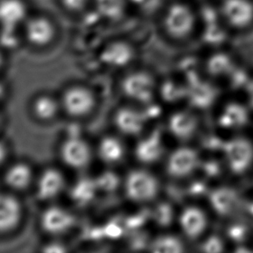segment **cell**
I'll return each instance as SVG.
<instances>
[{
	"instance_id": "obj_1",
	"label": "cell",
	"mask_w": 253,
	"mask_h": 253,
	"mask_svg": "<svg viewBox=\"0 0 253 253\" xmlns=\"http://www.w3.org/2000/svg\"><path fill=\"white\" fill-rule=\"evenodd\" d=\"M162 33L174 42H183L194 36L198 25L195 8L184 0H173L165 3L160 13Z\"/></svg>"
},
{
	"instance_id": "obj_2",
	"label": "cell",
	"mask_w": 253,
	"mask_h": 253,
	"mask_svg": "<svg viewBox=\"0 0 253 253\" xmlns=\"http://www.w3.org/2000/svg\"><path fill=\"white\" fill-rule=\"evenodd\" d=\"M23 25L24 38L34 48H48L58 39V24L46 14L29 16Z\"/></svg>"
},
{
	"instance_id": "obj_3",
	"label": "cell",
	"mask_w": 253,
	"mask_h": 253,
	"mask_svg": "<svg viewBox=\"0 0 253 253\" xmlns=\"http://www.w3.org/2000/svg\"><path fill=\"white\" fill-rule=\"evenodd\" d=\"M226 168L235 174H243L253 166V143L247 137L236 136L223 144Z\"/></svg>"
},
{
	"instance_id": "obj_4",
	"label": "cell",
	"mask_w": 253,
	"mask_h": 253,
	"mask_svg": "<svg viewBox=\"0 0 253 253\" xmlns=\"http://www.w3.org/2000/svg\"><path fill=\"white\" fill-rule=\"evenodd\" d=\"M127 196L134 202H145L156 197L159 190L158 181L147 171H131L125 182Z\"/></svg>"
},
{
	"instance_id": "obj_5",
	"label": "cell",
	"mask_w": 253,
	"mask_h": 253,
	"mask_svg": "<svg viewBox=\"0 0 253 253\" xmlns=\"http://www.w3.org/2000/svg\"><path fill=\"white\" fill-rule=\"evenodd\" d=\"M219 12L230 27L243 31L253 24V2L252 0H222Z\"/></svg>"
},
{
	"instance_id": "obj_6",
	"label": "cell",
	"mask_w": 253,
	"mask_h": 253,
	"mask_svg": "<svg viewBox=\"0 0 253 253\" xmlns=\"http://www.w3.org/2000/svg\"><path fill=\"white\" fill-rule=\"evenodd\" d=\"M24 209L15 193L0 191V236L12 233L20 226Z\"/></svg>"
},
{
	"instance_id": "obj_7",
	"label": "cell",
	"mask_w": 253,
	"mask_h": 253,
	"mask_svg": "<svg viewBox=\"0 0 253 253\" xmlns=\"http://www.w3.org/2000/svg\"><path fill=\"white\" fill-rule=\"evenodd\" d=\"M137 55L136 47L128 40L116 38L106 42L99 52V59L106 66L124 68L129 65Z\"/></svg>"
},
{
	"instance_id": "obj_8",
	"label": "cell",
	"mask_w": 253,
	"mask_h": 253,
	"mask_svg": "<svg viewBox=\"0 0 253 253\" xmlns=\"http://www.w3.org/2000/svg\"><path fill=\"white\" fill-rule=\"evenodd\" d=\"M1 171L3 186L15 194L27 190L35 181L33 169L26 162H8Z\"/></svg>"
},
{
	"instance_id": "obj_9",
	"label": "cell",
	"mask_w": 253,
	"mask_h": 253,
	"mask_svg": "<svg viewBox=\"0 0 253 253\" xmlns=\"http://www.w3.org/2000/svg\"><path fill=\"white\" fill-rule=\"evenodd\" d=\"M94 104L95 100L92 92L83 86L68 89L62 97L63 108L71 116H85L92 111Z\"/></svg>"
},
{
	"instance_id": "obj_10",
	"label": "cell",
	"mask_w": 253,
	"mask_h": 253,
	"mask_svg": "<svg viewBox=\"0 0 253 253\" xmlns=\"http://www.w3.org/2000/svg\"><path fill=\"white\" fill-rule=\"evenodd\" d=\"M199 164L200 158L195 150L188 147L179 148L169 157L167 170L173 177H186L197 169Z\"/></svg>"
},
{
	"instance_id": "obj_11",
	"label": "cell",
	"mask_w": 253,
	"mask_h": 253,
	"mask_svg": "<svg viewBox=\"0 0 253 253\" xmlns=\"http://www.w3.org/2000/svg\"><path fill=\"white\" fill-rule=\"evenodd\" d=\"M122 86L127 96L145 102L150 100L152 96L154 81L148 73L136 71L125 77Z\"/></svg>"
},
{
	"instance_id": "obj_12",
	"label": "cell",
	"mask_w": 253,
	"mask_h": 253,
	"mask_svg": "<svg viewBox=\"0 0 253 253\" xmlns=\"http://www.w3.org/2000/svg\"><path fill=\"white\" fill-rule=\"evenodd\" d=\"M251 118V108L243 103L233 101L223 107L219 124L224 130L236 131L247 126Z\"/></svg>"
},
{
	"instance_id": "obj_13",
	"label": "cell",
	"mask_w": 253,
	"mask_h": 253,
	"mask_svg": "<svg viewBox=\"0 0 253 253\" xmlns=\"http://www.w3.org/2000/svg\"><path fill=\"white\" fill-rule=\"evenodd\" d=\"M61 157L65 165L74 169H82L91 160V150L85 141L72 137L64 142L61 149Z\"/></svg>"
},
{
	"instance_id": "obj_14",
	"label": "cell",
	"mask_w": 253,
	"mask_h": 253,
	"mask_svg": "<svg viewBox=\"0 0 253 253\" xmlns=\"http://www.w3.org/2000/svg\"><path fill=\"white\" fill-rule=\"evenodd\" d=\"M75 223V218L65 209L50 207L43 211L40 219L42 229L49 234L65 233Z\"/></svg>"
},
{
	"instance_id": "obj_15",
	"label": "cell",
	"mask_w": 253,
	"mask_h": 253,
	"mask_svg": "<svg viewBox=\"0 0 253 253\" xmlns=\"http://www.w3.org/2000/svg\"><path fill=\"white\" fill-rule=\"evenodd\" d=\"M179 224L182 233L189 239H197L205 233L209 218L198 207H188L181 212Z\"/></svg>"
},
{
	"instance_id": "obj_16",
	"label": "cell",
	"mask_w": 253,
	"mask_h": 253,
	"mask_svg": "<svg viewBox=\"0 0 253 253\" xmlns=\"http://www.w3.org/2000/svg\"><path fill=\"white\" fill-rule=\"evenodd\" d=\"M92 9L103 21L118 24L127 17L130 6L128 0H92Z\"/></svg>"
},
{
	"instance_id": "obj_17",
	"label": "cell",
	"mask_w": 253,
	"mask_h": 253,
	"mask_svg": "<svg viewBox=\"0 0 253 253\" xmlns=\"http://www.w3.org/2000/svg\"><path fill=\"white\" fill-rule=\"evenodd\" d=\"M64 185L62 173L55 169H48L36 181V195L42 201L51 200L63 190Z\"/></svg>"
},
{
	"instance_id": "obj_18",
	"label": "cell",
	"mask_w": 253,
	"mask_h": 253,
	"mask_svg": "<svg viewBox=\"0 0 253 253\" xmlns=\"http://www.w3.org/2000/svg\"><path fill=\"white\" fill-rule=\"evenodd\" d=\"M29 16L23 0H2L0 2V24L5 29H15L24 24Z\"/></svg>"
},
{
	"instance_id": "obj_19",
	"label": "cell",
	"mask_w": 253,
	"mask_h": 253,
	"mask_svg": "<svg viewBox=\"0 0 253 253\" xmlns=\"http://www.w3.org/2000/svg\"><path fill=\"white\" fill-rule=\"evenodd\" d=\"M210 203L217 213L226 216L235 212L240 205V200L235 190L229 188H220L211 193Z\"/></svg>"
},
{
	"instance_id": "obj_20",
	"label": "cell",
	"mask_w": 253,
	"mask_h": 253,
	"mask_svg": "<svg viewBox=\"0 0 253 253\" xmlns=\"http://www.w3.org/2000/svg\"><path fill=\"white\" fill-rule=\"evenodd\" d=\"M135 154L137 159L144 164H153L158 161L164 154L160 134L154 132L141 140L137 144Z\"/></svg>"
},
{
	"instance_id": "obj_21",
	"label": "cell",
	"mask_w": 253,
	"mask_h": 253,
	"mask_svg": "<svg viewBox=\"0 0 253 253\" xmlns=\"http://www.w3.org/2000/svg\"><path fill=\"white\" fill-rule=\"evenodd\" d=\"M115 124L118 129L126 135H137L145 124L144 114L132 108H123L116 113Z\"/></svg>"
},
{
	"instance_id": "obj_22",
	"label": "cell",
	"mask_w": 253,
	"mask_h": 253,
	"mask_svg": "<svg viewBox=\"0 0 253 253\" xmlns=\"http://www.w3.org/2000/svg\"><path fill=\"white\" fill-rule=\"evenodd\" d=\"M197 120L191 113L180 112L171 117L169 129L174 137L186 139L195 133Z\"/></svg>"
},
{
	"instance_id": "obj_23",
	"label": "cell",
	"mask_w": 253,
	"mask_h": 253,
	"mask_svg": "<svg viewBox=\"0 0 253 253\" xmlns=\"http://www.w3.org/2000/svg\"><path fill=\"white\" fill-rule=\"evenodd\" d=\"M31 112L35 118L41 121H49L55 118L58 112V104L48 95L36 97L31 103Z\"/></svg>"
},
{
	"instance_id": "obj_24",
	"label": "cell",
	"mask_w": 253,
	"mask_h": 253,
	"mask_svg": "<svg viewBox=\"0 0 253 253\" xmlns=\"http://www.w3.org/2000/svg\"><path fill=\"white\" fill-rule=\"evenodd\" d=\"M124 145L115 137H106L99 143V155L103 161L107 164H117L123 158Z\"/></svg>"
},
{
	"instance_id": "obj_25",
	"label": "cell",
	"mask_w": 253,
	"mask_h": 253,
	"mask_svg": "<svg viewBox=\"0 0 253 253\" xmlns=\"http://www.w3.org/2000/svg\"><path fill=\"white\" fill-rule=\"evenodd\" d=\"M233 62L225 53H216L211 55L207 62V69L210 75L225 76L233 72Z\"/></svg>"
},
{
	"instance_id": "obj_26",
	"label": "cell",
	"mask_w": 253,
	"mask_h": 253,
	"mask_svg": "<svg viewBox=\"0 0 253 253\" xmlns=\"http://www.w3.org/2000/svg\"><path fill=\"white\" fill-rule=\"evenodd\" d=\"M130 9L136 10L144 17H152L160 13L164 8L165 0H128Z\"/></svg>"
},
{
	"instance_id": "obj_27",
	"label": "cell",
	"mask_w": 253,
	"mask_h": 253,
	"mask_svg": "<svg viewBox=\"0 0 253 253\" xmlns=\"http://www.w3.org/2000/svg\"><path fill=\"white\" fill-rule=\"evenodd\" d=\"M98 188L95 181L85 179L76 183L73 188L72 197L76 202L85 204L90 202L95 195L96 189Z\"/></svg>"
},
{
	"instance_id": "obj_28",
	"label": "cell",
	"mask_w": 253,
	"mask_h": 253,
	"mask_svg": "<svg viewBox=\"0 0 253 253\" xmlns=\"http://www.w3.org/2000/svg\"><path fill=\"white\" fill-rule=\"evenodd\" d=\"M62 11L71 16H80L92 9V0H58Z\"/></svg>"
},
{
	"instance_id": "obj_29",
	"label": "cell",
	"mask_w": 253,
	"mask_h": 253,
	"mask_svg": "<svg viewBox=\"0 0 253 253\" xmlns=\"http://www.w3.org/2000/svg\"><path fill=\"white\" fill-rule=\"evenodd\" d=\"M181 241L172 236H164L159 238L153 244V252L157 253H180L182 252Z\"/></svg>"
},
{
	"instance_id": "obj_30",
	"label": "cell",
	"mask_w": 253,
	"mask_h": 253,
	"mask_svg": "<svg viewBox=\"0 0 253 253\" xmlns=\"http://www.w3.org/2000/svg\"><path fill=\"white\" fill-rule=\"evenodd\" d=\"M95 181L98 188L103 189L105 191H113L119 184L118 176L111 172H106L99 175Z\"/></svg>"
},
{
	"instance_id": "obj_31",
	"label": "cell",
	"mask_w": 253,
	"mask_h": 253,
	"mask_svg": "<svg viewBox=\"0 0 253 253\" xmlns=\"http://www.w3.org/2000/svg\"><path fill=\"white\" fill-rule=\"evenodd\" d=\"M248 226L244 223L235 224L229 227L228 229V235L231 240L236 241L237 240H245L248 235Z\"/></svg>"
},
{
	"instance_id": "obj_32",
	"label": "cell",
	"mask_w": 253,
	"mask_h": 253,
	"mask_svg": "<svg viewBox=\"0 0 253 253\" xmlns=\"http://www.w3.org/2000/svg\"><path fill=\"white\" fill-rule=\"evenodd\" d=\"M203 248L204 251L209 253H219L223 251L224 242L219 237H210L203 245Z\"/></svg>"
},
{
	"instance_id": "obj_33",
	"label": "cell",
	"mask_w": 253,
	"mask_h": 253,
	"mask_svg": "<svg viewBox=\"0 0 253 253\" xmlns=\"http://www.w3.org/2000/svg\"><path fill=\"white\" fill-rule=\"evenodd\" d=\"M10 156L9 146L5 141L0 138V171L8 164V159Z\"/></svg>"
},
{
	"instance_id": "obj_34",
	"label": "cell",
	"mask_w": 253,
	"mask_h": 253,
	"mask_svg": "<svg viewBox=\"0 0 253 253\" xmlns=\"http://www.w3.org/2000/svg\"><path fill=\"white\" fill-rule=\"evenodd\" d=\"M247 100H248V106L251 110H253V79L251 80L249 85H247Z\"/></svg>"
},
{
	"instance_id": "obj_35",
	"label": "cell",
	"mask_w": 253,
	"mask_h": 253,
	"mask_svg": "<svg viewBox=\"0 0 253 253\" xmlns=\"http://www.w3.org/2000/svg\"><path fill=\"white\" fill-rule=\"evenodd\" d=\"M43 251L47 252V253H51V252L62 253V252H64V249L62 248V246H59L57 244H54V245H48Z\"/></svg>"
},
{
	"instance_id": "obj_36",
	"label": "cell",
	"mask_w": 253,
	"mask_h": 253,
	"mask_svg": "<svg viewBox=\"0 0 253 253\" xmlns=\"http://www.w3.org/2000/svg\"><path fill=\"white\" fill-rule=\"evenodd\" d=\"M6 94V87L3 85V83H0V101L4 98Z\"/></svg>"
},
{
	"instance_id": "obj_37",
	"label": "cell",
	"mask_w": 253,
	"mask_h": 253,
	"mask_svg": "<svg viewBox=\"0 0 253 253\" xmlns=\"http://www.w3.org/2000/svg\"><path fill=\"white\" fill-rule=\"evenodd\" d=\"M3 65V55H2V53L0 52V70L2 69V67Z\"/></svg>"
}]
</instances>
